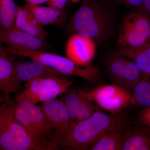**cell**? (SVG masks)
<instances>
[{"mask_svg":"<svg viewBox=\"0 0 150 150\" xmlns=\"http://www.w3.org/2000/svg\"><path fill=\"white\" fill-rule=\"evenodd\" d=\"M80 0H70V1H71V2L74 3H76L79 2V1Z\"/></svg>","mask_w":150,"mask_h":150,"instance_id":"cell-31","label":"cell"},{"mask_svg":"<svg viewBox=\"0 0 150 150\" xmlns=\"http://www.w3.org/2000/svg\"><path fill=\"white\" fill-rule=\"evenodd\" d=\"M129 105L145 108L150 106V82L141 80L133 91Z\"/></svg>","mask_w":150,"mask_h":150,"instance_id":"cell-22","label":"cell"},{"mask_svg":"<svg viewBox=\"0 0 150 150\" xmlns=\"http://www.w3.org/2000/svg\"><path fill=\"white\" fill-rule=\"evenodd\" d=\"M126 61L124 57L114 54L105 61V70L112 84L121 86Z\"/></svg>","mask_w":150,"mask_h":150,"instance_id":"cell-19","label":"cell"},{"mask_svg":"<svg viewBox=\"0 0 150 150\" xmlns=\"http://www.w3.org/2000/svg\"><path fill=\"white\" fill-rule=\"evenodd\" d=\"M39 107L56 132V138L66 135L73 126L64 102L53 99L42 102Z\"/></svg>","mask_w":150,"mask_h":150,"instance_id":"cell-11","label":"cell"},{"mask_svg":"<svg viewBox=\"0 0 150 150\" xmlns=\"http://www.w3.org/2000/svg\"><path fill=\"white\" fill-rule=\"evenodd\" d=\"M66 79L57 77L33 78L26 82L25 88L22 92L16 96L15 100H24L35 95L47 88L63 82Z\"/></svg>","mask_w":150,"mask_h":150,"instance_id":"cell-17","label":"cell"},{"mask_svg":"<svg viewBox=\"0 0 150 150\" xmlns=\"http://www.w3.org/2000/svg\"><path fill=\"white\" fill-rule=\"evenodd\" d=\"M142 79V74L137 65L127 59L121 86L130 91H134Z\"/></svg>","mask_w":150,"mask_h":150,"instance_id":"cell-23","label":"cell"},{"mask_svg":"<svg viewBox=\"0 0 150 150\" xmlns=\"http://www.w3.org/2000/svg\"><path fill=\"white\" fill-rule=\"evenodd\" d=\"M11 53L0 45V90L2 92L5 101H10L9 95L17 91L21 86V81L18 76L16 63Z\"/></svg>","mask_w":150,"mask_h":150,"instance_id":"cell-10","label":"cell"},{"mask_svg":"<svg viewBox=\"0 0 150 150\" xmlns=\"http://www.w3.org/2000/svg\"><path fill=\"white\" fill-rule=\"evenodd\" d=\"M48 0H24L25 4H30L39 5L41 4L47 3Z\"/></svg>","mask_w":150,"mask_h":150,"instance_id":"cell-30","label":"cell"},{"mask_svg":"<svg viewBox=\"0 0 150 150\" xmlns=\"http://www.w3.org/2000/svg\"><path fill=\"white\" fill-rule=\"evenodd\" d=\"M18 8L14 0H0V31L16 27Z\"/></svg>","mask_w":150,"mask_h":150,"instance_id":"cell-18","label":"cell"},{"mask_svg":"<svg viewBox=\"0 0 150 150\" xmlns=\"http://www.w3.org/2000/svg\"><path fill=\"white\" fill-rule=\"evenodd\" d=\"M142 125L124 128L123 150H150V128Z\"/></svg>","mask_w":150,"mask_h":150,"instance_id":"cell-13","label":"cell"},{"mask_svg":"<svg viewBox=\"0 0 150 150\" xmlns=\"http://www.w3.org/2000/svg\"><path fill=\"white\" fill-rule=\"evenodd\" d=\"M143 10L150 18V0H144L143 3Z\"/></svg>","mask_w":150,"mask_h":150,"instance_id":"cell-29","label":"cell"},{"mask_svg":"<svg viewBox=\"0 0 150 150\" xmlns=\"http://www.w3.org/2000/svg\"><path fill=\"white\" fill-rule=\"evenodd\" d=\"M138 118L141 124L150 128V106L144 108L140 111Z\"/></svg>","mask_w":150,"mask_h":150,"instance_id":"cell-26","label":"cell"},{"mask_svg":"<svg viewBox=\"0 0 150 150\" xmlns=\"http://www.w3.org/2000/svg\"><path fill=\"white\" fill-rule=\"evenodd\" d=\"M129 121L124 112L108 114L96 110L89 118L75 124L66 135L57 137L56 142L62 150H89L107 132L126 126Z\"/></svg>","mask_w":150,"mask_h":150,"instance_id":"cell-1","label":"cell"},{"mask_svg":"<svg viewBox=\"0 0 150 150\" xmlns=\"http://www.w3.org/2000/svg\"><path fill=\"white\" fill-rule=\"evenodd\" d=\"M25 6L18 7L16 28L41 39H47L48 34Z\"/></svg>","mask_w":150,"mask_h":150,"instance_id":"cell-14","label":"cell"},{"mask_svg":"<svg viewBox=\"0 0 150 150\" xmlns=\"http://www.w3.org/2000/svg\"><path fill=\"white\" fill-rule=\"evenodd\" d=\"M79 93L81 96L78 104L76 124L89 118L96 111V106L92 101Z\"/></svg>","mask_w":150,"mask_h":150,"instance_id":"cell-24","label":"cell"},{"mask_svg":"<svg viewBox=\"0 0 150 150\" xmlns=\"http://www.w3.org/2000/svg\"><path fill=\"white\" fill-rule=\"evenodd\" d=\"M118 127L107 132L91 147V150H123L124 144L123 129Z\"/></svg>","mask_w":150,"mask_h":150,"instance_id":"cell-16","label":"cell"},{"mask_svg":"<svg viewBox=\"0 0 150 150\" xmlns=\"http://www.w3.org/2000/svg\"><path fill=\"white\" fill-rule=\"evenodd\" d=\"M11 101L0 106V150H39L17 119Z\"/></svg>","mask_w":150,"mask_h":150,"instance_id":"cell-5","label":"cell"},{"mask_svg":"<svg viewBox=\"0 0 150 150\" xmlns=\"http://www.w3.org/2000/svg\"><path fill=\"white\" fill-rule=\"evenodd\" d=\"M127 58L133 59L140 70L142 79L149 80L150 78V43Z\"/></svg>","mask_w":150,"mask_h":150,"instance_id":"cell-21","label":"cell"},{"mask_svg":"<svg viewBox=\"0 0 150 150\" xmlns=\"http://www.w3.org/2000/svg\"><path fill=\"white\" fill-rule=\"evenodd\" d=\"M4 46L11 54L38 61L65 76L79 77L91 82H97L100 79V73L97 68L90 66H78L67 57L44 51H18L6 46Z\"/></svg>","mask_w":150,"mask_h":150,"instance_id":"cell-6","label":"cell"},{"mask_svg":"<svg viewBox=\"0 0 150 150\" xmlns=\"http://www.w3.org/2000/svg\"><path fill=\"white\" fill-rule=\"evenodd\" d=\"M65 52L67 58L76 64L86 67L96 54V42L91 38L74 33L67 41Z\"/></svg>","mask_w":150,"mask_h":150,"instance_id":"cell-8","label":"cell"},{"mask_svg":"<svg viewBox=\"0 0 150 150\" xmlns=\"http://www.w3.org/2000/svg\"><path fill=\"white\" fill-rule=\"evenodd\" d=\"M12 107L20 121L39 150H58L56 132L39 106L27 100H15Z\"/></svg>","mask_w":150,"mask_h":150,"instance_id":"cell-3","label":"cell"},{"mask_svg":"<svg viewBox=\"0 0 150 150\" xmlns=\"http://www.w3.org/2000/svg\"><path fill=\"white\" fill-rule=\"evenodd\" d=\"M73 83L72 81L66 79L63 82L47 88L37 94L28 97L23 100H27L36 105L39 102H46L55 99L56 97L67 91L69 87Z\"/></svg>","mask_w":150,"mask_h":150,"instance_id":"cell-20","label":"cell"},{"mask_svg":"<svg viewBox=\"0 0 150 150\" xmlns=\"http://www.w3.org/2000/svg\"><path fill=\"white\" fill-rule=\"evenodd\" d=\"M80 96L79 92L71 91L69 93L65 98L64 103L73 123H76L78 106Z\"/></svg>","mask_w":150,"mask_h":150,"instance_id":"cell-25","label":"cell"},{"mask_svg":"<svg viewBox=\"0 0 150 150\" xmlns=\"http://www.w3.org/2000/svg\"><path fill=\"white\" fill-rule=\"evenodd\" d=\"M69 1L70 0H48L46 4L54 8L63 10Z\"/></svg>","mask_w":150,"mask_h":150,"instance_id":"cell-28","label":"cell"},{"mask_svg":"<svg viewBox=\"0 0 150 150\" xmlns=\"http://www.w3.org/2000/svg\"><path fill=\"white\" fill-rule=\"evenodd\" d=\"M25 6L43 27L60 24L64 20L65 13L63 10L58 9L49 6L28 4H25Z\"/></svg>","mask_w":150,"mask_h":150,"instance_id":"cell-15","label":"cell"},{"mask_svg":"<svg viewBox=\"0 0 150 150\" xmlns=\"http://www.w3.org/2000/svg\"><path fill=\"white\" fill-rule=\"evenodd\" d=\"M0 42L7 47L18 51H44L48 48L46 40L41 39L18 29L0 31Z\"/></svg>","mask_w":150,"mask_h":150,"instance_id":"cell-9","label":"cell"},{"mask_svg":"<svg viewBox=\"0 0 150 150\" xmlns=\"http://www.w3.org/2000/svg\"><path fill=\"white\" fill-rule=\"evenodd\" d=\"M115 14L112 5L105 0H84L70 23L75 33L85 35L98 43H105L113 33Z\"/></svg>","mask_w":150,"mask_h":150,"instance_id":"cell-2","label":"cell"},{"mask_svg":"<svg viewBox=\"0 0 150 150\" xmlns=\"http://www.w3.org/2000/svg\"><path fill=\"white\" fill-rule=\"evenodd\" d=\"M114 1L132 8L139 10L143 9L144 0H114Z\"/></svg>","mask_w":150,"mask_h":150,"instance_id":"cell-27","label":"cell"},{"mask_svg":"<svg viewBox=\"0 0 150 150\" xmlns=\"http://www.w3.org/2000/svg\"><path fill=\"white\" fill-rule=\"evenodd\" d=\"M150 43V18L139 11L126 15L121 22L115 54L127 57Z\"/></svg>","mask_w":150,"mask_h":150,"instance_id":"cell-4","label":"cell"},{"mask_svg":"<svg viewBox=\"0 0 150 150\" xmlns=\"http://www.w3.org/2000/svg\"><path fill=\"white\" fill-rule=\"evenodd\" d=\"M16 69L18 76L21 82H27L33 78L38 77L66 78L65 75L57 70L35 60L16 63Z\"/></svg>","mask_w":150,"mask_h":150,"instance_id":"cell-12","label":"cell"},{"mask_svg":"<svg viewBox=\"0 0 150 150\" xmlns=\"http://www.w3.org/2000/svg\"><path fill=\"white\" fill-rule=\"evenodd\" d=\"M84 96L111 114H118L129 105L132 93L115 85L98 86L88 92L79 91Z\"/></svg>","mask_w":150,"mask_h":150,"instance_id":"cell-7","label":"cell"}]
</instances>
